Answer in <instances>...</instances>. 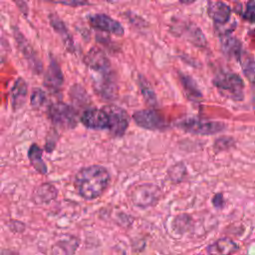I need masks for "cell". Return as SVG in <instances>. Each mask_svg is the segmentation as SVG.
I'll return each instance as SVG.
<instances>
[{"label": "cell", "mask_w": 255, "mask_h": 255, "mask_svg": "<svg viewBox=\"0 0 255 255\" xmlns=\"http://www.w3.org/2000/svg\"><path fill=\"white\" fill-rule=\"evenodd\" d=\"M74 187L85 200H95L102 196L111 183V173L107 167L92 164L80 168L74 176Z\"/></svg>", "instance_id": "obj_1"}, {"label": "cell", "mask_w": 255, "mask_h": 255, "mask_svg": "<svg viewBox=\"0 0 255 255\" xmlns=\"http://www.w3.org/2000/svg\"><path fill=\"white\" fill-rule=\"evenodd\" d=\"M212 84L222 97L235 102L244 100L245 85L238 74L229 71H219L214 75Z\"/></svg>", "instance_id": "obj_2"}, {"label": "cell", "mask_w": 255, "mask_h": 255, "mask_svg": "<svg viewBox=\"0 0 255 255\" xmlns=\"http://www.w3.org/2000/svg\"><path fill=\"white\" fill-rule=\"evenodd\" d=\"M127 195L131 204L140 209L155 206L162 198V189L151 182L136 183L129 186Z\"/></svg>", "instance_id": "obj_3"}, {"label": "cell", "mask_w": 255, "mask_h": 255, "mask_svg": "<svg viewBox=\"0 0 255 255\" xmlns=\"http://www.w3.org/2000/svg\"><path fill=\"white\" fill-rule=\"evenodd\" d=\"M170 32L176 37H180L196 48H206L207 40L200 29L194 22L186 19L175 18L170 25Z\"/></svg>", "instance_id": "obj_4"}, {"label": "cell", "mask_w": 255, "mask_h": 255, "mask_svg": "<svg viewBox=\"0 0 255 255\" xmlns=\"http://www.w3.org/2000/svg\"><path fill=\"white\" fill-rule=\"evenodd\" d=\"M231 7L222 0H209L207 4V14L214 23V28L220 36L231 34L236 24L231 25Z\"/></svg>", "instance_id": "obj_5"}, {"label": "cell", "mask_w": 255, "mask_h": 255, "mask_svg": "<svg viewBox=\"0 0 255 255\" xmlns=\"http://www.w3.org/2000/svg\"><path fill=\"white\" fill-rule=\"evenodd\" d=\"M176 128L184 132L197 135H212L222 132L226 128V124L218 121H210L196 118H187L175 124Z\"/></svg>", "instance_id": "obj_6"}, {"label": "cell", "mask_w": 255, "mask_h": 255, "mask_svg": "<svg viewBox=\"0 0 255 255\" xmlns=\"http://www.w3.org/2000/svg\"><path fill=\"white\" fill-rule=\"evenodd\" d=\"M51 122L62 128H74L78 125V113L74 107L58 102L52 104L48 109Z\"/></svg>", "instance_id": "obj_7"}, {"label": "cell", "mask_w": 255, "mask_h": 255, "mask_svg": "<svg viewBox=\"0 0 255 255\" xmlns=\"http://www.w3.org/2000/svg\"><path fill=\"white\" fill-rule=\"evenodd\" d=\"M132 120L134 123L148 130H166L169 128V123L158 110L155 108L144 109L133 113Z\"/></svg>", "instance_id": "obj_8"}, {"label": "cell", "mask_w": 255, "mask_h": 255, "mask_svg": "<svg viewBox=\"0 0 255 255\" xmlns=\"http://www.w3.org/2000/svg\"><path fill=\"white\" fill-rule=\"evenodd\" d=\"M103 109L109 117L110 132L116 137L123 136L129 125V116L128 113L115 105H108Z\"/></svg>", "instance_id": "obj_9"}, {"label": "cell", "mask_w": 255, "mask_h": 255, "mask_svg": "<svg viewBox=\"0 0 255 255\" xmlns=\"http://www.w3.org/2000/svg\"><path fill=\"white\" fill-rule=\"evenodd\" d=\"M13 35L17 43V46L20 52L22 53V55L24 56V58L26 59V61L28 62L30 69H32L34 73L40 74L43 70V64L40 58L38 57L36 51L32 47V45L28 42V40L24 37V35L17 29V27L13 28Z\"/></svg>", "instance_id": "obj_10"}, {"label": "cell", "mask_w": 255, "mask_h": 255, "mask_svg": "<svg viewBox=\"0 0 255 255\" xmlns=\"http://www.w3.org/2000/svg\"><path fill=\"white\" fill-rule=\"evenodd\" d=\"M88 21L94 29L100 30L102 32L110 33L118 37H122L125 34V29L123 25L118 20H115L107 14L99 13L90 15Z\"/></svg>", "instance_id": "obj_11"}, {"label": "cell", "mask_w": 255, "mask_h": 255, "mask_svg": "<svg viewBox=\"0 0 255 255\" xmlns=\"http://www.w3.org/2000/svg\"><path fill=\"white\" fill-rule=\"evenodd\" d=\"M84 63L95 73L104 74L112 71L107 54L99 47H92L84 56Z\"/></svg>", "instance_id": "obj_12"}, {"label": "cell", "mask_w": 255, "mask_h": 255, "mask_svg": "<svg viewBox=\"0 0 255 255\" xmlns=\"http://www.w3.org/2000/svg\"><path fill=\"white\" fill-rule=\"evenodd\" d=\"M80 121L91 129H109V117L104 109H87L82 114Z\"/></svg>", "instance_id": "obj_13"}, {"label": "cell", "mask_w": 255, "mask_h": 255, "mask_svg": "<svg viewBox=\"0 0 255 255\" xmlns=\"http://www.w3.org/2000/svg\"><path fill=\"white\" fill-rule=\"evenodd\" d=\"M44 87L51 93H59L64 84V76L58 62L51 57L44 74Z\"/></svg>", "instance_id": "obj_14"}, {"label": "cell", "mask_w": 255, "mask_h": 255, "mask_svg": "<svg viewBox=\"0 0 255 255\" xmlns=\"http://www.w3.org/2000/svg\"><path fill=\"white\" fill-rule=\"evenodd\" d=\"M95 89L97 93L106 100H114L118 95V83L113 71L100 74L95 80Z\"/></svg>", "instance_id": "obj_15"}, {"label": "cell", "mask_w": 255, "mask_h": 255, "mask_svg": "<svg viewBox=\"0 0 255 255\" xmlns=\"http://www.w3.org/2000/svg\"><path fill=\"white\" fill-rule=\"evenodd\" d=\"M220 49L229 61L239 62L244 51L241 41L231 34L220 36Z\"/></svg>", "instance_id": "obj_16"}, {"label": "cell", "mask_w": 255, "mask_h": 255, "mask_svg": "<svg viewBox=\"0 0 255 255\" xmlns=\"http://www.w3.org/2000/svg\"><path fill=\"white\" fill-rule=\"evenodd\" d=\"M58 188L53 183L43 182L33 189L31 193V200L38 206L47 205L54 201L58 197Z\"/></svg>", "instance_id": "obj_17"}, {"label": "cell", "mask_w": 255, "mask_h": 255, "mask_svg": "<svg viewBox=\"0 0 255 255\" xmlns=\"http://www.w3.org/2000/svg\"><path fill=\"white\" fill-rule=\"evenodd\" d=\"M178 80L186 99L192 103H199L203 100V95L195 80L184 73L178 72Z\"/></svg>", "instance_id": "obj_18"}, {"label": "cell", "mask_w": 255, "mask_h": 255, "mask_svg": "<svg viewBox=\"0 0 255 255\" xmlns=\"http://www.w3.org/2000/svg\"><path fill=\"white\" fill-rule=\"evenodd\" d=\"M239 250V245L229 237H221L206 247L208 255H232Z\"/></svg>", "instance_id": "obj_19"}, {"label": "cell", "mask_w": 255, "mask_h": 255, "mask_svg": "<svg viewBox=\"0 0 255 255\" xmlns=\"http://www.w3.org/2000/svg\"><path fill=\"white\" fill-rule=\"evenodd\" d=\"M10 96L11 106L14 111L21 109L25 105L28 96V86L24 79L18 78L14 82V85L10 92Z\"/></svg>", "instance_id": "obj_20"}, {"label": "cell", "mask_w": 255, "mask_h": 255, "mask_svg": "<svg viewBox=\"0 0 255 255\" xmlns=\"http://www.w3.org/2000/svg\"><path fill=\"white\" fill-rule=\"evenodd\" d=\"M49 22H50V25L52 26V28L54 29V31L61 37L67 50L70 52H73L75 50L73 37L70 34V32H69L68 28L66 27L65 23L63 22V20L56 14H51L49 16Z\"/></svg>", "instance_id": "obj_21"}, {"label": "cell", "mask_w": 255, "mask_h": 255, "mask_svg": "<svg viewBox=\"0 0 255 255\" xmlns=\"http://www.w3.org/2000/svg\"><path fill=\"white\" fill-rule=\"evenodd\" d=\"M196 225L195 220L190 214L180 213L175 215L171 220V229L178 235L190 233Z\"/></svg>", "instance_id": "obj_22"}, {"label": "cell", "mask_w": 255, "mask_h": 255, "mask_svg": "<svg viewBox=\"0 0 255 255\" xmlns=\"http://www.w3.org/2000/svg\"><path fill=\"white\" fill-rule=\"evenodd\" d=\"M241 66V70L250 83L252 93H255V60L254 57L246 50L243 51L242 56L238 62Z\"/></svg>", "instance_id": "obj_23"}, {"label": "cell", "mask_w": 255, "mask_h": 255, "mask_svg": "<svg viewBox=\"0 0 255 255\" xmlns=\"http://www.w3.org/2000/svg\"><path fill=\"white\" fill-rule=\"evenodd\" d=\"M42 154H43V149L37 143H32L27 152L29 161L33 166V168L38 173L44 175L48 173V167L46 162L42 158Z\"/></svg>", "instance_id": "obj_24"}, {"label": "cell", "mask_w": 255, "mask_h": 255, "mask_svg": "<svg viewBox=\"0 0 255 255\" xmlns=\"http://www.w3.org/2000/svg\"><path fill=\"white\" fill-rule=\"evenodd\" d=\"M56 245L64 252L65 255H73L80 246V239L75 235L64 234L57 240Z\"/></svg>", "instance_id": "obj_25"}, {"label": "cell", "mask_w": 255, "mask_h": 255, "mask_svg": "<svg viewBox=\"0 0 255 255\" xmlns=\"http://www.w3.org/2000/svg\"><path fill=\"white\" fill-rule=\"evenodd\" d=\"M187 168L184 162L179 161L170 165L167 169V178L173 184L181 183L187 177Z\"/></svg>", "instance_id": "obj_26"}, {"label": "cell", "mask_w": 255, "mask_h": 255, "mask_svg": "<svg viewBox=\"0 0 255 255\" xmlns=\"http://www.w3.org/2000/svg\"><path fill=\"white\" fill-rule=\"evenodd\" d=\"M138 86L145 103L150 107H155L157 104L156 95L149 82L141 75L138 76Z\"/></svg>", "instance_id": "obj_27"}, {"label": "cell", "mask_w": 255, "mask_h": 255, "mask_svg": "<svg viewBox=\"0 0 255 255\" xmlns=\"http://www.w3.org/2000/svg\"><path fill=\"white\" fill-rule=\"evenodd\" d=\"M235 145V139L229 135H222L215 139L213 143V149L216 153L226 151Z\"/></svg>", "instance_id": "obj_28"}, {"label": "cell", "mask_w": 255, "mask_h": 255, "mask_svg": "<svg viewBox=\"0 0 255 255\" xmlns=\"http://www.w3.org/2000/svg\"><path fill=\"white\" fill-rule=\"evenodd\" d=\"M243 20L255 24V1L249 0L245 5V10L240 13Z\"/></svg>", "instance_id": "obj_29"}, {"label": "cell", "mask_w": 255, "mask_h": 255, "mask_svg": "<svg viewBox=\"0 0 255 255\" xmlns=\"http://www.w3.org/2000/svg\"><path fill=\"white\" fill-rule=\"evenodd\" d=\"M46 100L45 92L42 89H34L30 96V104L34 108H40Z\"/></svg>", "instance_id": "obj_30"}, {"label": "cell", "mask_w": 255, "mask_h": 255, "mask_svg": "<svg viewBox=\"0 0 255 255\" xmlns=\"http://www.w3.org/2000/svg\"><path fill=\"white\" fill-rule=\"evenodd\" d=\"M71 95L73 98V101H76V103L81 102L82 104L86 101L87 103H89L88 101V95L85 91V89H83L81 86L79 85H74L73 88L71 89Z\"/></svg>", "instance_id": "obj_31"}, {"label": "cell", "mask_w": 255, "mask_h": 255, "mask_svg": "<svg viewBox=\"0 0 255 255\" xmlns=\"http://www.w3.org/2000/svg\"><path fill=\"white\" fill-rule=\"evenodd\" d=\"M44 1L55 3V4L71 6V7H80V6L90 5L89 0H44Z\"/></svg>", "instance_id": "obj_32"}, {"label": "cell", "mask_w": 255, "mask_h": 255, "mask_svg": "<svg viewBox=\"0 0 255 255\" xmlns=\"http://www.w3.org/2000/svg\"><path fill=\"white\" fill-rule=\"evenodd\" d=\"M7 226L10 229V231L13 233H22L26 229L25 223L20 220H16V219L9 220L7 223Z\"/></svg>", "instance_id": "obj_33"}, {"label": "cell", "mask_w": 255, "mask_h": 255, "mask_svg": "<svg viewBox=\"0 0 255 255\" xmlns=\"http://www.w3.org/2000/svg\"><path fill=\"white\" fill-rule=\"evenodd\" d=\"M211 203H212L214 208L223 209L225 207V204H226V200H225V197H224L223 193L222 192H217V193L213 194V196L211 198Z\"/></svg>", "instance_id": "obj_34"}, {"label": "cell", "mask_w": 255, "mask_h": 255, "mask_svg": "<svg viewBox=\"0 0 255 255\" xmlns=\"http://www.w3.org/2000/svg\"><path fill=\"white\" fill-rule=\"evenodd\" d=\"M16 6L18 7V9L20 10V12L24 15V16H27L28 15V12H29V8H28V5L26 3L25 0H12Z\"/></svg>", "instance_id": "obj_35"}, {"label": "cell", "mask_w": 255, "mask_h": 255, "mask_svg": "<svg viewBox=\"0 0 255 255\" xmlns=\"http://www.w3.org/2000/svg\"><path fill=\"white\" fill-rule=\"evenodd\" d=\"M110 255H127V252L126 249L120 246H114L110 251Z\"/></svg>", "instance_id": "obj_36"}, {"label": "cell", "mask_w": 255, "mask_h": 255, "mask_svg": "<svg viewBox=\"0 0 255 255\" xmlns=\"http://www.w3.org/2000/svg\"><path fill=\"white\" fill-rule=\"evenodd\" d=\"M0 255H19V253L9 248H3V249H0Z\"/></svg>", "instance_id": "obj_37"}, {"label": "cell", "mask_w": 255, "mask_h": 255, "mask_svg": "<svg viewBox=\"0 0 255 255\" xmlns=\"http://www.w3.org/2000/svg\"><path fill=\"white\" fill-rule=\"evenodd\" d=\"M195 1H197V0H179V2H180L181 4H185V5L191 4V3L195 2Z\"/></svg>", "instance_id": "obj_38"}, {"label": "cell", "mask_w": 255, "mask_h": 255, "mask_svg": "<svg viewBox=\"0 0 255 255\" xmlns=\"http://www.w3.org/2000/svg\"><path fill=\"white\" fill-rule=\"evenodd\" d=\"M0 62H1V60H0Z\"/></svg>", "instance_id": "obj_39"}]
</instances>
